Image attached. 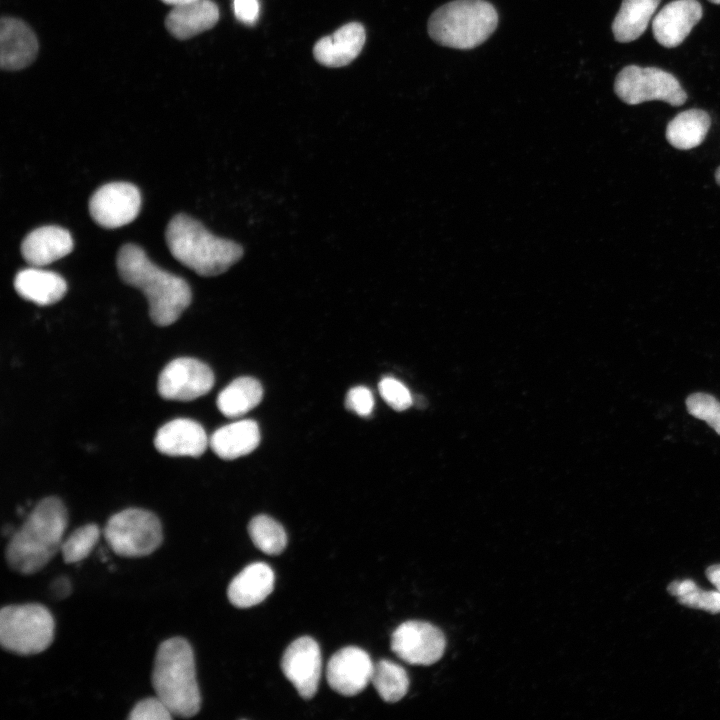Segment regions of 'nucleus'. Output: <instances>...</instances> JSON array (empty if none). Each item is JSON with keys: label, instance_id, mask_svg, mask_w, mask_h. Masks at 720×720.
Listing matches in <instances>:
<instances>
[{"label": "nucleus", "instance_id": "nucleus-1", "mask_svg": "<svg viewBox=\"0 0 720 720\" xmlns=\"http://www.w3.org/2000/svg\"><path fill=\"white\" fill-rule=\"evenodd\" d=\"M117 268L126 284L146 296L150 318L158 326H168L177 321L191 302L188 283L156 266L135 244L128 243L120 248Z\"/></svg>", "mask_w": 720, "mask_h": 720}, {"label": "nucleus", "instance_id": "nucleus-2", "mask_svg": "<svg viewBox=\"0 0 720 720\" xmlns=\"http://www.w3.org/2000/svg\"><path fill=\"white\" fill-rule=\"evenodd\" d=\"M68 515L63 502L54 496L36 504L6 548L8 565L18 573L34 574L60 551Z\"/></svg>", "mask_w": 720, "mask_h": 720}, {"label": "nucleus", "instance_id": "nucleus-3", "mask_svg": "<svg viewBox=\"0 0 720 720\" xmlns=\"http://www.w3.org/2000/svg\"><path fill=\"white\" fill-rule=\"evenodd\" d=\"M151 682L156 696L173 716L189 718L200 710L194 653L186 639L173 637L159 645Z\"/></svg>", "mask_w": 720, "mask_h": 720}, {"label": "nucleus", "instance_id": "nucleus-4", "mask_svg": "<svg viewBox=\"0 0 720 720\" xmlns=\"http://www.w3.org/2000/svg\"><path fill=\"white\" fill-rule=\"evenodd\" d=\"M165 237L173 257L201 276L222 274L243 255L239 244L213 235L186 214L170 220Z\"/></svg>", "mask_w": 720, "mask_h": 720}, {"label": "nucleus", "instance_id": "nucleus-5", "mask_svg": "<svg viewBox=\"0 0 720 720\" xmlns=\"http://www.w3.org/2000/svg\"><path fill=\"white\" fill-rule=\"evenodd\" d=\"M498 15L485 0H455L438 8L428 21L430 37L438 44L471 49L496 29Z\"/></svg>", "mask_w": 720, "mask_h": 720}, {"label": "nucleus", "instance_id": "nucleus-6", "mask_svg": "<svg viewBox=\"0 0 720 720\" xmlns=\"http://www.w3.org/2000/svg\"><path fill=\"white\" fill-rule=\"evenodd\" d=\"M54 619L50 611L38 603L4 606L0 612V643L12 653L38 654L54 639Z\"/></svg>", "mask_w": 720, "mask_h": 720}, {"label": "nucleus", "instance_id": "nucleus-7", "mask_svg": "<svg viewBox=\"0 0 720 720\" xmlns=\"http://www.w3.org/2000/svg\"><path fill=\"white\" fill-rule=\"evenodd\" d=\"M109 547L123 557H142L162 543L159 518L141 508H128L112 515L103 530Z\"/></svg>", "mask_w": 720, "mask_h": 720}, {"label": "nucleus", "instance_id": "nucleus-8", "mask_svg": "<svg viewBox=\"0 0 720 720\" xmlns=\"http://www.w3.org/2000/svg\"><path fill=\"white\" fill-rule=\"evenodd\" d=\"M614 91L626 104L662 100L672 106L682 105L687 94L670 73L656 67H624L617 75Z\"/></svg>", "mask_w": 720, "mask_h": 720}, {"label": "nucleus", "instance_id": "nucleus-9", "mask_svg": "<svg viewBox=\"0 0 720 720\" xmlns=\"http://www.w3.org/2000/svg\"><path fill=\"white\" fill-rule=\"evenodd\" d=\"M214 385L211 368L191 357L170 361L160 372L158 393L168 400L190 401L207 394Z\"/></svg>", "mask_w": 720, "mask_h": 720}, {"label": "nucleus", "instance_id": "nucleus-10", "mask_svg": "<svg viewBox=\"0 0 720 720\" xmlns=\"http://www.w3.org/2000/svg\"><path fill=\"white\" fill-rule=\"evenodd\" d=\"M445 636L436 626L423 621H407L399 625L391 637L392 651L412 665H431L443 655Z\"/></svg>", "mask_w": 720, "mask_h": 720}, {"label": "nucleus", "instance_id": "nucleus-11", "mask_svg": "<svg viewBox=\"0 0 720 720\" xmlns=\"http://www.w3.org/2000/svg\"><path fill=\"white\" fill-rule=\"evenodd\" d=\"M140 207L139 189L127 182L105 184L93 193L89 201V212L93 220L108 229L132 222Z\"/></svg>", "mask_w": 720, "mask_h": 720}, {"label": "nucleus", "instance_id": "nucleus-12", "mask_svg": "<svg viewBox=\"0 0 720 720\" xmlns=\"http://www.w3.org/2000/svg\"><path fill=\"white\" fill-rule=\"evenodd\" d=\"M321 665L319 645L308 636L293 641L281 660L284 675L304 699L315 695L321 676Z\"/></svg>", "mask_w": 720, "mask_h": 720}, {"label": "nucleus", "instance_id": "nucleus-13", "mask_svg": "<svg viewBox=\"0 0 720 720\" xmlns=\"http://www.w3.org/2000/svg\"><path fill=\"white\" fill-rule=\"evenodd\" d=\"M374 664L361 648L349 646L330 658L326 677L330 687L344 696L360 693L371 682Z\"/></svg>", "mask_w": 720, "mask_h": 720}, {"label": "nucleus", "instance_id": "nucleus-14", "mask_svg": "<svg viewBox=\"0 0 720 720\" xmlns=\"http://www.w3.org/2000/svg\"><path fill=\"white\" fill-rule=\"evenodd\" d=\"M702 17L697 0H675L666 4L652 21L653 35L667 48L680 45Z\"/></svg>", "mask_w": 720, "mask_h": 720}, {"label": "nucleus", "instance_id": "nucleus-15", "mask_svg": "<svg viewBox=\"0 0 720 720\" xmlns=\"http://www.w3.org/2000/svg\"><path fill=\"white\" fill-rule=\"evenodd\" d=\"M208 445L204 428L188 418H176L165 423L154 437L155 448L168 456L198 457Z\"/></svg>", "mask_w": 720, "mask_h": 720}, {"label": "nucleus", "instance_id": "nucleus-16", "mask_svg": "<svg viewBox=\"0 0 720 720\" xmlns=\"http://www.w3.org/2000/svg\"><path fill=\"white\" fill-rule=\"evenodd\" d=\"M38 53L34 32L23 21L3 17L0 22V66L20 70L30 65Z\"/></svg>", "mask_w": 720, "mask_h": 720}, {"label": "nucleus", "instance_id": "nucleus-17", "mask_svg": "<svg viewBox=\"0 0 720 720\" xmlns=\"http://www.w3.org/2000/svg\"><path fill=\"white\" fill-rule=\"evenodd\" d=\"M365 39L366 33L362 24H345L332 35L316 42L313 48L314 58L327 67L346 66L360 54Z\"/></svg>", "mask_w": 720, "mask_h": 720}, {"label": "nucleus", "instance_id": "nucleus-18", "mask_svg": "<svg viewBox=\"0 0 720 720\" xmlns=\"http://www.w3.org/2000/svg\"><path fill=\"white\" fill-rule=\"evenodd\" d=\"M72 250L73 239L69 231L53 225L31 231L21 244L24 260L34 267L48 265Z\"/></svg>", "mask_w": 720, "mask_h": 720}, {"label": "nucleus", "instance_id": "nucleus-19", "mask_svg": "<svg viewBox=\"0 0 720 720\" xmlns=\"http://www.w3.org/2000/svg\"><path fill=\"white\" fill-rule=\"evenodd\" d=\"M274 572L269 565L256 562L246 566L230 582L227 595L236 607L248 608L262 602L273 590Z\"/></svg>", "mask_w": 720, "mask_h": 720}, {"label": "nucleus", "instance_id": "nucleus-20", "mask_svg": "<svg viewBox=\"0 0 720 720\" xmlns=\"http://www.w3.org/2000/svg\"><path fill=\"white\" fill-rule=\"evenodd\" d=\"M219 9L211 0H196L174 6L168 13L165 25L178 39H188L216 25Z\"/></svg>", "mask_w": 720, "mask_h": 720}, {"label": "nucleus", "instance_id": "nucleus-21", "mask_svg": "<svg viewBox=\"0 0 720 720\" xmlns=\"http://www.w3.org/2000/svg\"><path fill=\"white\" fill-rule=\"evenodd\" d=\"M260 442L258 424L250 419L238 420L218 428L209 446L222 459L233 460L255 450Z\"/></svg>", "mask_w": 720, "mask_h": 720}, {"label": "nucleus", "instance_id": "nucleus-22", "mask_svg": "<svg viewBox=\"0 0 720 720\" xmlns=\"http://www.w3.org/2000/svg\"><path fill=\"white\" fill-rule=\"evenodd\" d=\"M14 288L22 298L45 306L61 300L66 293L67 284L57 273L31 267L17 273Z\"/></svg>", "mask_w": 720, "mask_h": 720}, {"label": "nucleus", "instance_id": "nucleus-23", "mask_svg": "<svg viewBox=\"0 0 720 720\" xmlns=\"http://www.w3.org/2000/svg\"><path fill=\"white\" fill-rule=\"evenodd\" d=\"M661 0H623L612 23L618 42L628 43L639 38L647 29Z\"/></svg>", "mask_w": 720, "mask_h": 720}, {"label": "nucleus", "instance_id": "nucleus-24", "mask_svg": "<svg viewBox=\"0 0 720 720\" xmlns=\"http://www.w3.org/2000/svg\"><path fill=\"white\" fill-rule=\"evenodd\" d=\"M710 125L711 119L706 111L689 109L677 114L668 123L666 139L677 149H692L704 141Z\"/></svg>", "mask_w": 720, "mask_h": 720}, {"label": "nucleus", "instance_id": "nucleus-25", "mask_svg": "<svg viewBox=\"0 0 720 720\" xmlns=\"http://www.w3.org/2000/svg\"><path fill=\"white\" fill-rule=\"evenodd\" d=\"M262 396L263 388L258 380L239 377L219 393L217 407L223 415L236 418L257 406Z\"/></svg>", "mask_w": 720, "mask_h": 720}, {"label": "nucleus", "instance_id": "nucleus-26", "mask_svg": "<svg viewBox=\"0 0 720 720\" xmlns=\"http://www.w3.org/2000/svg\"><path fill=\"white\" fill-rule=\"evenodd\" d=\"M371 682L380 697L392 703L402 699L409 688L406 671L389 660H380L374 664Z\"/></svg>", "mask_w": 720, "mask_h": 720}, {"label": "nucleus", "instance_id": "nucleus-27", "mask_svg": "<svg viewBox=\"0 0 720 720\" xmlns=\"http://www.w3.org/2000/svg\"><path fill=\"white\" fill-rule=\"evenodd\" d=\"M248 532L255 546L266 554H280L286 547L285 530L267 515L254 517L248 525Z\"/></svg>", "mask_w": 720, "mask_h": 720}, {"label": "nucleus", "instance_id": "nucleus-28", "mask_svg": "<svg viewBox=\"0 0 720 720\" xmlns=\"http://www.w3.org/2000/svg\"><path fill=\"white\" fill-rule=\"evenodd\" d=\"M667 590L671 595L677 597L681 605L712 614L720 613V592L718 590H702L690 579L673 581Z\"/></svg>", "mask_w": 720, "mask_h": 720}, {"label": "nucleus", "instance_id": "nucleus-29", "mask_svg": "<svg viewBox=\"0 0 720 720\" xmlns=\"http://www.w3.org/2000/svg\"><path fill=\"white\" fill-rule=\"evenodd\" d=\"M100 537V529L90 523L77 528L63 540L60 552L66 563H77L86 558Z\"/></svg>", "mask_w": 720, "mask_h": 720}, {"label": "nucleus", "instance_id": "nucleus-30", "mask_svg": "<svg viewBox=\"0 0 720 720\" xmlns=\"http://www.w3.org/2000/svg\"><path fill=\"white\" fill-rule=\"evenodd\" d=\"M686 408L690 415L705 421L720 435V401L714 396L696 392L686 399Z\"/></svg>", "mask_w": 720, "mask_h": 720}, {"label": "nucleus", "instance_id": "nucleus-31", "mask_svg": "<svg viewBox=\"0 0 720 720\" xmlns=\"http://www.w3.org/2000/svg\"><path fill=\"white\" fill-rule=\"evenodd\" d=\"M378 389L385 402L397 411L409 408L412 404V396L408 388L393 377L383 378Z\"/></svg>", "mask_w": 720, "mask_h": 720}, {"label": "nucleus", "instance_id": "nucleus-32", "mask_svg": "<svg viewBox=\"0 0 720 720\" xmlns=\"http://www.w3.org/2000/svg\"><path fill=\"white\" fill-rule=\"evenodd\" d=\"M131 720H170L173 714L168 707L156 696L139 701L130 711Z\"/></svg>", "mask_w": 720, "mask_h": 720}, {"label": "nucleus", "instance_id": "nucleus-33", "mask_svg": "<svg viewBox=\"0 0 720 720\" xmlns=\"http://www.w3.org/2000/svg\"><path fill=\"white\" fill-rule=\"evenodd\" d=\"M345 404L357 415L368 416L374 408V397L367 387L356 386L348 391Z\"/></svg>", "mask_w": 720, "mask_h": 720}, {"label": "nucleus", "instance_id": "nucleus-34", "mask_svg": "<svg viewBox=\"0 0 720 720\" xmlns=\"http://www.w3.org/2000/svg\"><path fill=\"white\" fill-rule=\"evenodd\" d=\"M233 11L240 22L253 25L259 17V2L258 0H233Z\"/></svg>", "mask_w": 720, "mask_h": 720}, {"label": "nucleus", "instance_id": "nucleus-35", "mask_svg": "<svg viewBox=\"0 0 720 720\" xmlns=\"http://www.w3.org/2000/svg\"><path fill=\"white\" fill-rule=\"evenodd\" d=\"M52 592L58 597V598H65L67 597L72 590L71 582L66 577H59L54 580L52 583Z\"/></svg>", "mask_w": 720, "mask_h": 720}, {"label": "nucleus", "instance_id": "nucleus-36", "mask_svg": "<svg viewBox=\"0 0 720 720\" xmlns=\"http://www.w3.org/2000/svg\"><path fill=\"white\" fill-rule=\"evenodd\" d=\"M705 574L707 579L716 587V590L720 592V564L709 566Z\"/></svg>", "mask_w": 720, "mask_h": 720}, {"label": "nucleus", "instance_id": "nucleus-37", "mask_svg": "<svg viewBox=\"0 0 720 720\" xmlns=\"http://www.w3.org/2000/svg\"><path fill=\"white\" fill-rule=\"evenodd\" d=\"M161 1H163L166 4L172 5V6H177V5L193 2L196 0H161Z\"/></svg>", "mask_w": 720, "mask_h": 720}, {"label": "nucleus", "instance_id": "nucleus-38", "mask_svg": "<svg viewBox=\"0 0 720 720\" xmlns=\"http://www.w3.org/2000/svg\"><path fill=\"white\" fill-rule=\"evenodd\" d=\"M715 178H716V182L720 186V166L717 168V170L715 172Z\"/></svg>", "mask_w": 720, "mask_h": 720}, {"label": "nucleus", "instance_id": "nucleus-39", "mask_svg": "<svg viewBox=\"0 0 720 720\" xmlns=\"http://www.w3.org/2000/svg\"><path fill=\"white\" fill-rule=\"evenodd\" d=\"M708 1H710V2H712V3H714V4H720V0H708Z\"/></svg>", "mask_w": 720, "mask_h": 720}]
</instances>
